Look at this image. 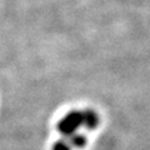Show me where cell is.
<instances>
[{"label":"cell","instance_id":"4","mask_svg":"<svg viewBox=\"0 0 150 150\" xmlns=\"http://www.w3.org/2000/svg\"><path fill=\"white\" fill-rule=\"evenodd\" d=\"M53 150H71V148H70L68 142H65V140H59V142H56L54 144Z\"/></svg>","mask_w":150,"mask_h":150},{"label":"cell","instance_id":"3","mask_svg":"<svg viewBox=\"0 0 150 150\" xmlns=\"http://www.w3.org/2000/svg\"><path fill=\"white\" fill-rule=\"evenodd\" d=\"M68 139H69L68 140L69 145H73L75 148H83L86 144V138L80 134H73L70 137H68Z\"/></svg>","mask_w":150,"mask_h":150},{"label":"cell","instance_id":"2","mask_svg":"<svg viewBox=\"0 0 150 150\" xmlns=\"http://www.w3.org/2000/svg\"><path fill=\"white\" fill-rule=\"evenodd\" d=\"M98 124H99V118H98V114L95 111L91 109H86L83 111V125L86 129L89 130L95 129Z\"/></svg>","mask_w":150,"mask_h":150},{"label":"cell","instance_id":"1","mask_svg":"<svg viewBox=\"0 0 150 150\" xmlns=\"http://www.w3.org/2000/svg\"><path fill=\"white\" fill-rule=\"evenodd\" d=\"M81 125H83V111L73 110L68 112L58 123V131L68 138L70 135L75 134V131Z\"/></svg>","mask_w":150,"mask_h":150}]
</instances>
